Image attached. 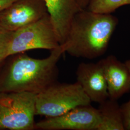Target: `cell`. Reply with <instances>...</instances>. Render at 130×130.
Instances as JSON below:
<instances>
[{
    "label": "cell",
    "instance_id": "obj_13",
    "mask_svg": "<svg viewBox=\"0 0 130 130\" xmlns=\"http://www.w3.org/2000/svg\"><path fill=\"white\" fill-rule=\"evenodd\" d=\"M12 32L0 27V68L8 57V46Z\"/></svg>",
    "mask_w": 130,
    "mask_h": 130
},
{
    "label": "cell",
    "instance_id": "obj_1",
    "mask_svg": "<svg viewBox=\"0 0 130 130\" xmlns=\"http://www.w3.org/2000/svg\"><path fill=\"white\" fill-rule=\"evenodd\" d=\"M64 53L60 45L43 59L32 58L25 52L9 56L0 68V92H42L57 82V64Z\"/></svg>",
    "mask_w": 130,
    "mask_h": 130
},
{
    "label": "cell",
    "instance_id": "obj_11",
    "mask_svg": "<svg viewBox=\"0 0 130 130\" xmlns=\"http://www.w3.org/2000/svg\"><path fill=\"white\" fill-rule=\"evenodd\" d=\"M101 121L98 130H125L121 106L116 100L108 98L99 104Z\"/></svg>",
    "mask_w": 130,
    "mask_h": 130
},
{
    "label": "cell",
    "instance_id": "obj_6",
    "mask_svg": "<svg viewBox=\"0 0 130 130\" xmlns=\"http://www.w3.org/2000/svg\"><path fill=\"white\" fill-rule=\"evenodd\" d=\"M101 121L99 111L91 104L80 106L59 116L46 118L35 123L41 130H98Z\"/></svg>",
    "mask_w": 130,
    "mask_h": 130
},
{
    "label": "cell",
    "instance_id": "obj_3",
    "mask_svg": "<svg viewBox=\"0 0 130 130\" xmlns=\"http://www.w3.org/2000/svg\"><path fill=\"white\" fill-rule=\"evenodd\" d=\"M91 102L77 82L74 84L56 82L37 94L36 115L46 118L59 116L76 107Z\"/></svg>",
    "mask_w": 130,
    "mask_h": 130
},
{
    "label": "cell",
    "instance_id": "obj_16",
    "mask_svg": "<svg viewBox=\"0 0 130 130\" xmlns=\"http://www.w3.org/2000/svg\"><path fill=\"white\" fill-rule=\"evenodd\" d=\"M79 5L82 9H86L90 0H78Z\"/></svg>",
    "mask_w": 130,
    "mask_h": 130
},
{
    "label": "cell",
    "instance_id": "obj_12",
    "mask_svg": "<svg viewBox=\"0 0 130 130\" xmlns=\"http://www.w3.org/2000/svg\"><path fill=\"white\" fill-rule=\"evenodd\" d=\"M130 5V0H90L86 9L95 13L111 14L121 6Z\"/></svg>",
    "mask_w": 130,
    "mask_h": 130
},
{
    "label": "cell",
    "instance_id": "obj_17",
    "mask_svg": "<svg viewBox=\"0 0 130 130\" xmlns=\"http://www.w3.org/2000/svg\"><path fill=\"white\" fill-rule=\"evenodd\" d=\"M125 63L126 65H127V66L128 67V69H129V70L130 71V59L126 61Z\"/></svg>",
    "mask_w": 130,
    "mask_h": 130
},
{
    "label": "cell",
    "instance_id": "obj_2",
    "mask_svg": "<svg viewBox=\"0 0 130 130\" xmlns=\"http://www.w3.org/2000/svg\"><path fill=\"white\" fill-rule=\"evenodd\" d=\"M118 22L111 14L82 9L75 15L66 40L60 45L64 53L71 56L98 58L107 51Z\"/></svg>",
    "mask_w": 130,
    "mask_h": 130
},
{
    "label": "cell",
    "instance_id": "obj_9",
    "mask_svg": "<svg viewBox=\"0 0 130 130\" xmlns=\"http://www.w3.org/2000/svg\"><path fill=\"white\" fill-rule=\"evenodd\" d=\"M107 86L109 98L116 100L130 91V71L125 63L110 55L99 61Z\"/></svg>",
    "mask_w": 130,
    "mask_h": 130
},
{
    "label": "cell",
    "instance_id": "obj_8",
    "mask_svg": "<svg viewBox=\"0 0 130 130\" xmlns=\"http://www.w3.org/2000/svg\"><path fill=\"white\" fill-rule=\"evenodd\" d=\"M77 82L91 102L100 104L109 98L106 80L99 61L81 63L76 71Z\"/></svg>",
    "mask_w": 130,
    "mask_h": 130
},
{
    "label": "cell",
    "instance_id": "obj_10",
    "mask_svg": "<svg viewBox=\"0 0 130 130\" xmlns=\"http://www.w3.org/2000/svg\"><path fill=\"white\" fill-rule=\"evenodd\" d=\"M58 41L65 42L75 15L82 9L78 0H44Z\"/></svg>",
    "mask_w": 130,
    "mask_h": 130
},
{
    "label": "cell",
    "instance_id": "obj_14",
    "mask_svg": "<svg viewBox=\"0 0 130 130\" xmlns=\"http://www.w3.org/2000/svg\"><path fill=\"white\" fill-rule=\"evenodd\" d=\"M125 130H130V99L121 106Z\"/></svg>",
    "mask_w": 130,
    "mask_h": 130
},
{
    "label": "cell",
    "instance_id": "obj_5",
    "mask_svg": "<svg viewBox=\"0 0 130 130\" xmlns=\"http://www.w3.org/2000/svg\"><path fill=\"white\" fill-rule=\"evenodd\" d=\"M60 45L50 16L48 13L36 22L12 32L7 56L33 49L52 51Z\"/></svg>",
    "mask_w": 130,
    "mask_h": 130
},
{
    "label": "cell",
    "instance_id": "obj_7",
    "mask_svg": "<svg viewBox=\"0 0 130 130\" xmlns=\"http://www.w3.org/2000/svg\"><path fill=\"white\" fill-rule=\"evenodd\" d=\"M44 0H16L0 12V27L14 31L48 14Z\"/></svg>",
    "mask_w": 130,
    "mask_h": 130
},
{
    "label": "cell",
    "instance_id": "obj_4",
    "mask_svg": "<svg viewBox=\"0 0 130 130\" xmlns=\"http://www.w3.org/2000/svg\"><path fill=\"white\" fill-rule=\"evenodd\" d=\"M37 94L0 92V130H33Z\"/></svg>",
    "mask_w": 130,
    "mask_h": 130
},
{
    "label": "cell",
    "instance_id": "obj_15",
    "mask_svg": "<svg viewBox=\"0 0 130 130\" xmlns=\"http://www.w3.org/2000/svg\"><path fill=\"white\" fill-rule=\"evenodd\" d=\"M16 0H0V12Z\"/></svg>",
    "mask_w": 130,
    "mask_h": 130
}]
</instances>
